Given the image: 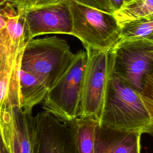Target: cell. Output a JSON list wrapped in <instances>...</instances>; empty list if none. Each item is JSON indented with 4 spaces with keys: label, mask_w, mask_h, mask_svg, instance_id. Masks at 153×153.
Returning a JSON list of instances; mask_svg holds the SVG:
<instances>
[{
    "label": "cell",
    "mask_w": 153,
    "mask_h": 153,
    "mask_svg": "<svg viewBox=\"0 0 153 153\" xmlns=\"http://www.w3.org/2000/svg\"><path fill=\"white\" fill-rule=\"evenodd\" d=\"M150 123L151 118L140 93L112 73L99 125L115 130L138 131L142 133Z\"/></svg>",
    "instance_id": "obj_1"
},
{
    "label": "cell",
    "mask_w": 153,
    "mask_h": 153,
    "mask_svg": "<svg viewBox=\"0 0 153 153\" xmlns=\"http://www.w3.org/2000/svg\"><path fill=\"white\" fill-rule=\"evenodd\" d=\"M74 55L63 39L56 36L33 38L25 45L21 69L39 76L50 90L66 71Z\"/></svg>",
    "instance_id": "obj_2"
},
{
    "label": "cell",
    "mask_w": 153,
    "mask_h": 153,
    "mask_svg": "<svg viewBox=\"0 0 153 153\" xmlns=\"http://www.w3.org/2000/svg\"><path fill=\"white\" fill-rule=\"evenodd\" d=\"M72 36L84 47L109 51L121 39V26L112 13L69 0Z\"/></svg>",
    "instance_id": "obj_3"
},
{
    "label": "cell",
    "mask_w": 153,
    "mask_h": 153,
    "mask_svg": "<svg viewBox=\"0 0 153 153\" xmlns=\"http://www.w3.org/2000/svg\"><path fill=\"white\" fill-rule=\"evenodd\" d=\"M86 62V51L75 54L66 71L42 102L44 111L64 121L79 117Z\"/></svg>",
    "instance_id": "obj_4"
},
{
    "label": "cell",
    "mask_w": 153,
    "mask_h": 153,
    "mask_svg": "<svg viewBox=\"0 0 153 153\" xmlns=\"http://www.w3.org/2000/svg\"><path fill=\"white\" fill-rule=\"evenodd\" d=\"M87 62L85 69L79 117L99 121L105 100L112 63L110 51L85 47Z\"/></svg>",
    "instance_id": "obj_5"
},
{
    "label": "cell",
    "mask_w": 153,
    "mask_h": 153,
    "mask_svg": "<svg viewBox=\"0 0 153 153\" xmlns=\"http://www.w3.org/2000/svg\"><path fill=\"white\" fill-rule=\"evenodd\" d=\"M109 51L112 73L140 93L144 78L153 70V42L121 39Z\"/></svg>",
    "instance_id": "obj_6"
},
{
    "label": "cell",
    "mask_w": 153,
    "mask_h": 153,
    "mask_svg": "<svg viewBox=\"0 0 153 153\" xmlns=\"http://www.w3.org/2000/svg\"><path fill=\"white\" fill-rule=\"evenodd\" d=\"M31 153H79L75 120H62L43 111L32 118Z\"/></svg>",
    "instance_id": "obj_7"
},
{
    "label": "cell",
    "mask_w": 153,
    "mask_h": 153,
    "mask_svg": "<svg viewBox=\"0 0 153 153\" xmlns=\"http://www.w3.org/2000/svg\"><path fill=\"white\" fill-rule=\"evenodd\" d=\"M24 21L27 41L44 34L72 35L69 0H60L53 4L25 10Z\"/></svg>",
    "instance_id": "obj_8"
},
{
    "label": "cell",
    "mask_w": 153,
    "mask_h": 153,
    "mask_svg": "<svg viewBox=\"0 0 153 153\" xmlns=\"http://www.w3.org/2000/svg\"><path fill=\"white\" fill-rule=\"evenodd\" d=\"M32 118V111H25L20 105L7 108L1 136L8 153H31Z\"/></svg>",
    "instance_id": "obj_9"
},
{
    "label": "cell",
    "mask_w": 153,
    "mask_h": 153,
    "mask_svg": "<svg viewBox=\"0 0 153 153\" xmlns=\"http://www.w3.org/2000/svg\"><path fill=\"white\" fill-rule=\"evenodd\" d=\"M142 133L102 127L95 131L94 153H140Z\"/></svg>",
    "instance_id": "obj_10"
},
{
    "label": "cell",
    "mask_w": 153,
    "mask_h": 153,
    "mask_svg": "<svg viewBox=\"0 0 153 153\" xmlns=\"http://www.w3.org/2000/svg\"><path fill=\"white\" fill-rule=\"evenodd\" d=\"M22 59L0 60V134L2 115L11 99L20 96V73Z\"/></svg>",
    "instance_id": "obj_11"
},
{
    "label": "cell",
    "mask_w": 153,
    "mask_h": 153,
    "mask_svg": "<svg viewBox=\"0 0 153 153\" xmlns=\"http://www.w3.org/2000/svg\"><path fill=\"white\" fill-rule=\"evenodd\" d=\"M50 90L48 84L39 76L20 70V106L25 111H32L33 107L42 103Z\"/></svg>",
    "instance_id": "obj_12"
},
{
    "label": "cell",
    "mask_w": 153,
    "mask_h": 153,
    "mask_svg": "<svg viewBox=\"0 0 153 153\" xmlns=\"http://www.w3.org/2000/svg\"><path fill=\"white\" fill-rule=\"evenodd\" d=\"M121 39H145L153 42V14L121 25Z\"/></svg>",
    "instance_id": "obj_13"
},
{
    "label": "cell",
    "mask_w": 153,
    "mask_h": 153,
    "mask_svg": "<svg viewBox=\"0 0 153 153\" xmlns=\"http://www.w3.org/2000/svg\"><path fill=\"white\" fill-rule=\"evenodd\" d=\"M74 120L79 153H94L95 131L99 121L91 118L81 117Z\"/></svg>",
    "instance_id": "obj_14"
},
{
    "label": "cell",
    "mask_w": 153,
    "mask_h": 153,
    "mask_svg": "<svg viewBox=\"0 0 153 153\" xmlns=\"http://www.w3.org/2000/svg\"><path fill=\"white\" fill-rule=\"evenodd\" d=\"M153 14V0H128L113 13L121 26L131 20Z\"/></svg>",
    "instance_id": "obj_15"
},
{
    "label": "cell",
    "mask_w": 153,
    "mask_h": 153,
    "mask_svg": "<svg viewBox=\"0 0 153 153\" xmlns=\"http://www.w3.org/2000/svg\"><path fill=\"white\" fill-rule=\"evenodd\" d=\"M142 100L148 112L151 122L153 121V70L143 79L142 90L140 93Z\"/></svg>",
    "instance_id": "obj_16"
},
{
    "label": "cell",
    "mask_w": 153,
    "mask_h": 153,
    "mask_svg": "<svg viewBox=\"0 0 153 153\" xmlns=\"http://www.w3.org/2000/svg\"><path fill=\"white\" fill-rule=\"evenodd\" d=\"M78 3L85 5L109 13H114V10L108 0H72Z\"/></svg>",
    "instance_id": "obj_17"
},
{
    "label": "cell",
    "mask_w": 153,
    "mask_h": 153,
    "mask_svg": "<svg viewBox=\"0 0 153 153\" xmlns=\"http://www.w3.org/2000/svg\"><path fill=\"white\" fill-rule=\"evenodd\" d=\"M8 1L20 8L27 10L36 7L38 0H8Z\"/></svg>",
    "instance_id": "obj_18"
},
{
    "label": "cell",
    "mask_w": 153,
    "mask_h": 153,
    "mask_svg": "<svg viewBox=\"0 0 153 153\" xmlns=\"http://www.w3.org/2000/svg\"><path fill=\"white\" fill-rule=\"evenodd\" d=\"M114 12L118 10L124 3V0H108Z\"/></svg>",
    "instance_id": "obj_19"
},
{
    "label": "cell",
    "mask_w": 153,
    "mask_h": 153,
    "mask_svg": "<svg viewBox=\"0 0 153 153\" xmlns=\"http://www.w3.org/2000/svg\"><path fill=\"white\" fill-rule=\"evenodd\" d=\"M143 133H147L153 136V121L151 122V123L143 130L142 134Z\"/></svg>",
    "instance_id": "obj_20"
},
{
    "label": "cell",
    "mask_w": 153,
    "mask_h": 153,
    "mask_svg": "<svg viewBox=\"0 0 153 153\" xmlns=\"http://www.w3.org/2000/svg\"><path fill=\"white\" fill-rule=\"evenodd\" d=\"M60 0H38L37 5L36 7H39V6H42V5H45L48 4H51L55 3Z\"/></svg>",
    "instance_id": "obj_21"
},
{
    "label": "cell",
    "mask_w": 153,
    "mask_h": 153,
    "mask_svg": "<svg viewBox=\"0 0 153 153\" xmlns=\"http://www.w3.org/2000/svg\"><path fill=\"white\" fill-rule=\"evenodd\" d=\"M7 151V149L4 146V144L3 143L1 134H0V153H5Z\"/></svg>",
    "instance_id": "obj_22"
},
{
    "label": "cell",
    "mask_w": 153,
    "mask_h": 153,
    "mask_svg": "<svg viewBox=\"0 0 153 153\" xmlns=\"http://www.w3.org/2000/svg\"><path fill=\"white\" fill-rule=\"evenodd\" d=\"M7 1H8V0H0V4H2V3L5 2Z\"/></svg>",
    "instance_id": "obj_23"
},
{
    "label": "cell",
    "mask_w": 153,
    "mask_h": 153,
    "mask_svg": "<svg viewBox=\"0 0 153 153\" xmlns=\"http://www.w3.org/2000/svg\"><path fill=\"white\" fill-rule=\"evenodd\" d=\"M5 153H8V152H7V151H6V152H5Z\"/></svg>",
    "instance_id": "obj_24"
},
{
    "label": "cell",
    "mask_w": 153,
    "mask_h": 153,
    "mask_svg": "<svg viewBox=\"0 0 153 153\" xmlns=\"http://www.w3.org/2000/svg\"><path fill=\"white\" fill-rule=\"evenodd\" d=\"M128 1V0H124V2H125V1Z\"/></svg>",
    "instance_id": "obj_25"
}]
</instances>
